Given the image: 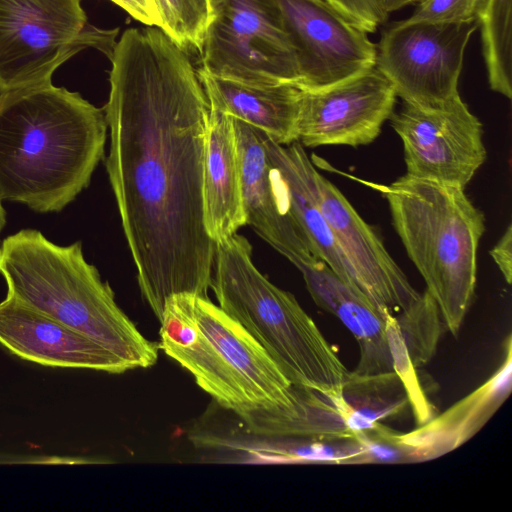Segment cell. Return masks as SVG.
<instances>
[{
    "instance_id": "6da1fadb",
    "label": "cell",
    "mask_w": 512,
    "mask_h": 512,
    "mask_svg": "<svg viewBox=\"0 0 512 512\" xmlns=\"http://www.w3.org/2000/svg\"><path fill=\"white\" fill-rule=\"evenodd\" d=\"M106 169L142 296L160 321L177 294L208 298L216 243L204 217L209 103L187 51L129 28L110 59Z\"/></svg>"
},
{
    "instance_id": "7a4b0ae2",
    "label": "cell",
    "mask_w": 512,
    "mask_h": 512,
    "mask_svg": "<svg viewBox=\"0 0 512 512\" xmlns=\"http://www.w3.org/2000/svg\"><path fill=\"white\" fill-rule=\"evenodd\" d=\"M104 110L48 82L0 93V198L60 212L104 156Z\"/></svg>"
},
{
    "instance_id": "3957f363",
    "label": "cell",
    "mask_w": 512,
    "mask_h": 512,
    "mask_svg": "<svg viewBox=\"0 0 512 512\" xmlns=\"http://www.w3.org/2000/svg\"><path fill=\"white\" fill-rule=\"evenodd\" d=\"M0 275L8 295L94 340L131 369L156 363L159 345L118 306L80 241L58 245L38 230L22 229L1 242Z\"/></svg>"
},
{
    "instance_id": "277c9868",
    "label": "cell",
    "mask_w": 512,
    "mask_h": 512,
    "mask_svg": "<svg viewBox=\"0 0 512 512\" xmlns=\"http://www.w3.org/2000/svg\"><path fill=\"white\" fill-rule=\"evenodd\" d=\"M160 323L159 348L223 408L241 416L292 406L294 385L262 346L208 298L171 296Z\"/></svg>"
},
{
    "instance_id": "5b68a950",
    "label": "cell",
    "mask_w": 512,
    "mask_h": 512,
    "mask_svg": "<svg viewBox=\"0 0 512 512\" xmlns=\"http://www.w3.org/2000/svg\"><path fill=\"white\" fill-rule=\"evenodd\" d=\"M367 184L387 200L395 231L456 337L475 294L484 214L459 186L406 174L390 185Z\"/></svg>"
},
{
    "instance_id": "8992f818",
    "label": "cell",
    "mask_w": 512,
    "mask_h": 512,
    "mask_svg": "<svg viewBox=\"0 0 512 512\" xmlns=\"http://www.w3.org/2000/svg\"><path fill=\"white\" fill-rule=\"evenodd\" d=\"M211 288L219 307L262 346L293 385L343 397L349 371L337 351L296 298L256 268L245 237L234 234L216 243Z\"/></svg>"
},
{
    "instance_id": "52a82bcc",
    "label": "cell",
    "mask_w": 512,
    "mask_h": 512,
    "mask_svg": "<svg viewBox=\"0 0 512 512\" xmlns=\"http://www.w3.org/2000/svg\"><path fill=\"white\" fill-rule=\"evenodd\" d=\"M118 31L90 24L81 0H0V93L51 82L87 48L110 60Z\"/></svg>"
},
{
    "instance_id": "ba28073f",
    "label": "cell",
    "mask_w": 512,
    "mask_h": 512,
    "mask_svg": "<svg viewBox=\"0 0 512 512\" xmlns=\"http://www.w3.org/2000/svg\"><path fill=\"white\" fill-rule=\"evenodd\" d=\"M277 149L314 201L348 263L356 288L382 316L397 315L416 302L419 293L388 253L377 232L340 190L315 168L303 146L292 142Z\"/></svg>"
},
{
    "instance_id": "9c48e42d",
    "label": "cell",
    "mask_w": 512,
    "mask_h": 512,
    "mask_svg": "<svg viewBox=\"0 0 512 512\" xmlns=\"http://www.w3.org/2000/svg\"><path fill=\"white\" fill-rule=\"evenodd\" d=\"M201 69L255 84L299 85L296 55L273 0H210Z\"/></svg>"
},
{
    "instance_id": "30bf717a",
    "label": "cell",
    "mask_w": 512,
    "mask_h": 512,
    "mask_svg": "<svg viewBox=\"0 0 512 512\" xmlns=\"http://www.w3.org/2000/svg\"><path fill=\"white\" fill-rule=\"evenodd\" d=\"M477 27V20L393 23L381 35L375 66L403 102L441 108L460 96L464 52Z\"/></svg>"
},
{
    "instance_id": "8fae6325",
    "label": "cell",
    "mask_w": 512,
    "mask_h": 512,
    "mask_svg": "<svg viewBox=\"0 0 512 512\" xmlns=\"http://www.w3.org/2000/svg\"><path fill=\"white\" fill-rule=\"evenodd\" d=\"M389 119L410 177L465 188L486 159L482 124L460 96L438 109L403 102Z\"/></svg>"
},
{
    "instance_id": "7c38bea8",
    "label": "cell",
    "mask_w": 512,
    "mask_h": 512,
    "mask_svg": "<svg viewBox=\"0 0 512 512\" xmlns=\"http://www.w3.org/2000/svg\"><path fill=\"white\" fill-rule=\"evenodd\" d=\"M294 49L300 89L325 88L376 64L377 45L325 0H273Z\"/></svg>"
},
{
    "instance_id": "4fadbf2b",
    "label": "cell",
    "mask_w": 512,
    "mask_h": 512,
    "mask_svg": "<svg viewBox=\"0 0 512 512\" xmlns=\"http://www.w3.org/2000/svg\"><path fill=\"white\" fill-rule=\"evenodd\" d=\"M396 97L376 66L325 88L300 89L297 141L312 148L370 144L392 115Z\"/></svg>"
},
{
    "instance_id": "5bb4252c",
    "label": "cell",
    "mask_w": 512,
    "mask_h": 512,
    "mask_svg": "<svg viewBox=\"0 0 512 512\" xmlns=\"http://www.w3.org/2000/svg\"><path fill=\"white\" fill-rule=\"evenodd\" d=\"M246 225L299 268L321 261L291 215L258 131L234 119Z\"/></svg>"
},
{
    "instance_id": "9a60e30c",
    "label": "cell",
    "mask_w": 512,
    "mask_h": 512,
    "mask_svg": "<svg viewBox=\"0 0 512 512\" xmlns=\"http://www.w3.org/2000/svg\"><path fill=\"white\" fill-rule=\"evenodd\" d=\"M0 345L43 366L113 374L131 370L94 340L8 294L0 302Z\"/></svg>"
},
{
    "instance_id": "2e32d148",
    "label": "cell",
    "mask_w": 512,
    "mask_h": 512,
    "mask_svg": "<svg viewBox=\"0 0 512 512\" xmlns=\"http://www.w3.org/2000/svg\"><path fill=\"white\" fill-rule=\"evenodd\" d=\"M503 358L497 370L479 387L445 411L409 432L385 425L382 435L402 449L407 463L442 457L474 437L506 401L512 389V341H504Z\"/></svg>"
},
{
    "instance_id": "e0dca14e",
    "label": "cell",
    "mask_w": 512,
    "mask_h": 512,
    "mask_svg": "<svg viewBox=\"0 0 512 512\" xmlns=\"http://www.w3.org/2000/svg\"><path fill=\"white\" fill-rule=\"evenodd\" d=\"M318 307L337 318L359 346L353 372L379 374L393 371L383 317L360 293L338 278L322 261L298 268Z\"/></svg>"
},
{
    "instance_id": "ac0fdd59",
    "label": "cell",
    "mask_w": 512,
    "mask_h": 512,
    "mask_svg": "<svg viewBox=\"0 0 512 512\" xmlns=\"http://www.w3.org/2000/svg\"><path fill=\"white\" fill-rule=\"evenodd\" d=\"M203 198L205 225L215 243L246 225L234 118L209 105Z\"/></svg>"
},
{
    "instance_id": "d6986e66",
    "label": "cell",
    "mask_w": 512,
    "mask_h": 512,
    "mask_svg": "<svg viewBox=\"0 0 512 512\" xmlns=\"http://www.w3.org/2000/svg\"><path fill=\"white\" fill-rule=\"evenodd\" d=\"M209 105L263 132L280 145L297 141L300 88L292 83L255 84L197 69Z\"/></svg>"
},
{
    "instance_id": "ffe728a7",
    "label": "cell",
    "mask_w": 512,
    "mask_h": 512,
    "mask_svg": "<svg viewBox=\"0 0 512 512\" xmlns=\"http://www.w3.org/2000/svg\"><path fill=\"white\" fill-rule=\"evenodd\" d=\"M351 409L343 397L327 396L294 385V402L286 409L259 410L238 416L253 435L278 438H349Z\"/></svg>"
},
{
    "instance_id": "44dd1931",
    "label": "cell",
    "mask_w": 512,
    "mask_h": 512,
    "mask_svg": "<svg viewBox=\"0 0 512 512\" xmlns=\"http://www.w3.org/2000/svg\"><path fill=\"white\" fill-rule=\"evenodd\" d=\"M342 395L351 409L349 428L355 436L375 429L384 420L400 417L410 408L394 371L365 375L349 371Z\"/></svg>"
},
{
    "instance_id": "7402d4cb",
    "label": "cell",
    "mask_w": 512,
    "mask_h": 512,
    "mask_svg": "<svg viewBox=\"0 0 512 512\" xmlns=\"http://www.w3.org/2000/svg\"><path fill=\"white\" fill-rule=\"evenodd\" d=\"M476 20L490 88L512 97V0H482Z\"/></svg>"
},
{
    "instance_id": "603a6c76",
    "label": "cell",
    "mask_w": 512,
    "mask_h": 512,
    "mask_svg": "<svg viewBox=\"0 0 512 512\" xmlns=\"http://www.w3.org/2000/svg\"><path fill=\"white\" fill-rule=\"evenodd\" d=\"M395 318L414 366L427 364L436 353L444 324L433 297L425 290Z\"/></svg>"
},
{
    "instance_id": "cb8c5ba5",
    "label": "cell",
    "mask_w": 512,
    "mask_h": 512,
    "mask_svg": "<svg viewBox=\"0 0 512 512\" xmlns=\"http://www.w3.org/2000/svg\"><path fill=\"white\" fill-rule=\"evenodd\" d=\"M161 27L185 51L200 54L212 18L210 0H156Z\"/></svg>"
},
{
    "instance_id": "d4e9b609",
    "label": "cell",
    "mask_w": 512,
    "mask_h": 512,
    "mask_svg": "<svg viewBox=\"0 0 512 512\" xmlns=\"http://www.w3.org/2000/svg\"><path fill=\"white\" fill-rule=\"evenodd\" d=\"M382 317L392 357L393 371L405 389L417 426L422 425L435 415L434 407L419 382L416 367L409 356L395 316L386 311Z\"/></svg>"
},
{
    "instance_id": "484cf974",
    "label": "cell",
    "mask_w": 512,
    "mask_h": 512,
    "mask_svg": "<svg viewBox=\"0 0 512 512\" xmlns=\"http://www.w3.org/2000/svg\"><path fill=\"white\" fill-rule=\"evenodd\" d=\"M348 22L366 33L374 32L391 12L424 0H325Z\"/></svg>"
},
{
    "instance_id": "4316f807",
    "label": "cell",
    "mask_w": 512,
    "mask_h": 512,
    "mask_svg": "<svg viewBox=\"0 0 512 512\" xmlns=\"http://www.w3.org/2000/svg\"><path fill=\"white\" fill-rule=\"evenodd\" d=\"M482 0H424L409 21L459 23L476 20Z\"/></svg>"
},
{
    "instance_id": "83f0119b",
    "label": "cell",
    "mask_w": 512,
    "mask_h": 512,
    "mask_svg": "<svg viewBox=\"0 0 512 512\" xmlns=\"http://www.w3.org/2000/svg\"><path fill=\"white\" fill-rule=\"evenodd\" d=\"M145 26L161 27L156 0H110Z\"/></svg>"
},
{
    "instance_id": "f1b7e54d",
    "label": "cell",
    "mask_w": 512,
    "mask_h": 512,
    "mask_svg": "<svg viewBox=\"0 0 512 512\" xmlns=\"http://www.w3.org/2000/svg\"><path fill=\"white\" fill-rule=\"evenodd\" d=\"M490 255L508 284L512 282V226L509 224L490 251Z\"/></svg>"
},
{
    "instance_id": "f546056e",
    "label": "cell",
    "mask_w": 512,
    "mask_h": 512,
    "mask_svg": "<svg viewBox=\"0 0 512 512\" xmlns=\"http://www.w3.org/2000/svg\"><path fill=\"white\" fill-rule=\"evenodd\" d=\"M6 224V211L2 205V200L0 198V234Z\"/></svg>"
}]
</instances>
